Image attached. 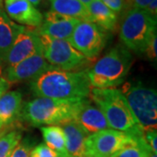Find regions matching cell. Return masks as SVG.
<instances>
[{
	"label": "cell",
	"instance_id": "1",
	"mask_svg": "<svg viewBox=\"0 0 157 157\" xmlns=\"http://www.w3.org/2000/svg\"><path fill=\"white\" fill-rule=\"evenodd\" d=\"M31 89L37 97L80 101L88 99L92 86L87 70L66 71L53 68L31 81Z\"/></svg>",
	"mask_w": 157,
	"mask_h": 157
},
{
	"label": "cell",
	"instance_id": "28",
	"mask_svg": "<svg viewBox=\"0 0 157 157\" xmlns=\"http://www.w3.org/2000/svg\"><path fill=\"white\" fill-rule=\"evenodd\" d=\"M151 1L152 0H130L126 8V11H128L131 9L145 10L147 6L151 3Z\"/></svg>",
	"mask_w": 157,
	"mask_h": 157
},
{
	"label": "cell",
	"instance_id": "12",
	"mask_svg": "<svg viewBox=\"0 0 157 157\" xmlns=\"http://www.w3.org/2000/svg\"><path fill=\"white\" fill-rule=\"evenodd\" d=\"M79 21L78 18L67 17L54 11H47L43 16L42 23L36 29V32L39 35L67 40Z\"/></svg>",
	"mask_w": 157,
	"mask_h": 157
},
{
	"label": "cell",
	"instance_id": "4",
	"mask_svg": "<svg viewBox=\"0 0 157 157\" xmlns=\"http://www.w3.org/2000/svg\"><path fill=\"white\" fill-rule=\"evenodd\" d=\"M90 96L106 118L109 128L128 133L140 127L121 89L92 88Z\"/></svg>",
	"mask_w": 157,
	"mask_h": 157
},
{
	"label": "cell",
	"instance_id": "9",
	"mask_svg": "<svg viewBox=\"0 0 157 157\" xmlns=\"http://www.w3.org/2000/svg\"><path fill=\"white\" fill-rule=\"evenodd\" d=\"M132 140L127 132L112 128L104 129L87 135L86 139V157H110Z\"/></svg>",
	"mask_w": 157,
	"mask_h": 157
},
{
	"label": "cell",
	"instance_id": "11",
	"mask_svg": "<svg viewBox=\"0 0 157 157\" xmlns=\"http://www.w3.org/2000/svg\"><path fill=\"white\" fill-rule=\"evenodd\" d=\"M53 68L56 67L46 61L43 52H40L14 66L7 67L4 73V78H6L9 84L33 80L42 73Z\"/></svg>",
	"mask_w": 157,
	"mask_h": 157
},
{
	"label": "cell",
	"instance_id": "27",
	"mask_svg": "<svg viewBox=\"0 0 157 157\" xmlns=\"http://www.w3.org/2000/svg\"><path fill=\"white\" fill-rule=\"evenodd\" d=\"M101 1L116 14L121 13L125 10V0H101Z\"/></svg>",
	"mask_w": 157,
	"mask_h": 157
},
{
	"label": "cell",
	"instance_id": "19",
	"mask_svg": "<svg viewBox=\"0 0 157 157\" xmlns=\"http://www.w3.org/2000/svg\"><path fill=\"white\" fill-rule=\"evenodd\" d=\"M144 130L141 128L135 129L128 134L132 140L110 157H148L152 153L144 139Z\"/></svg>",
	"mask_w": 157,
	"mask_h": 157
},
{
	"label": "cell",
	"instance_id": "26",
	"mask_svg": "<svg viewBox=\"0 0 157 157\" xmlns=\"http://www.w3.org/2000/svg\"><path fill=\"white\" fill-rule=\"evenodd\" d=\"M156 43H157V35L155 34L148 44L147 45L146 49L144 51L143 54H146L147 58L151 61L156 62L157 54H156Z\"/></svg>",
	"mask_w": 157,
	"mask_h": 157
},
{
	"label": "cell",
	"instance_id": "15",
	"mask_svg": "<svg viewBox=\"0 0 157 157\" xmlns=\"http://www.w3.org/2000/svg\"><path fill=\"white\" fill-rule=\"evenodd\" d=\"M66 136L69 157H86V139L87 135L74 121L60 125Z\"/></svg>",
	"mask_w": 157,
	"mask_h": 157
},
{
	"label": "cell",
	"instance_id": "3",
	"mask_svg": "<svg viewBox=\"0 0 157 157\" xmlns=\"http://www.w3.org/2000/svg\"><path fill=\"white\" fill-rule=\"evenodd\" d=\"M133 64L131 52L123 45H117L87 70L94 88H115L125 81Z\"/></svg>",
	"mask_w": 157,
	"mask_h": 157
},
{
	"label": "cell",
	"instance_id": "14",
	"mask_svg": "<svg viewBox=\"0 0 157 157\" xmlns=\"http://www.w3.org/2000/svg\"><path fill=\"white\" fill-rule=\"evenodd\" d=\"M73 121L84 130L87 135L109 128L103 113L98 107L92 105L89 100L85 101Z\"/></svg>",
	"mask_w": 157,
	"mask_h": 157
},
{
	"label": "cell",
	"instance_id": "35",
	"mask_svg": "<svg viewBox=\"0 0 157 157\" xmlns=\"http://www.w3.org/2000/svg\"><path fill=\"white\" fill-rule=\"evenodd\" d=\"M3 5V0H0V9H1V6Z\"/></svg>",
	"mask_w": 157,
	"mask_h": 157
},
{
	"label": "cell",
	"instance_id": "33",
	"mask_svg": "<svg viewBox=\"0 0 157 157\" xmlns=\"http://www.w3.org/2000/svg\"><path fill=\"white\" fill-rule=\"evenodd\" d=\"M129 1H130V0H125V10H124V11H126V8H127V6L128 5Z\"/></svg>",
	"mask_w": 157,
	"mask_h": 157
},
{
	"label": "cell",
	"instance_id": "21",
	"mask_svg": "<svg viewBox=\"0 0 157 157\" xmlns=\"http://www.w3.org/2000/svg\"><path fill=\"white\" fill-rule=\"evenodd\" d=\"M40 130L45 144L58 154L59 157H69L66 146V136L60 126H45Z\"/></svg>",
	"mask_w": 157,
	"mask_h": 157
},
{
	"label": "cell",
	"instance_id": "17",
	"mask_svg": "<svg viewBox=\"0 0 157 157\" xmlns=\"http://www.w3.org/2000/svg\"><path fill=\"white\" fill-rule=\"evenodd\" d=\"M24 28L7 16L6 11L0 9V61L4 62L17 34Z\"/></svg>",
	"mask_w": 157,
	"mask_h": 157
},
{
	"label": "cell",
	"instance_id": "22",
	"mask_svg": "<svg viewBox=\"0 0 157 157\" xmlns=\"http://www.w3.org/2000/svg\"><path fill=\"white\" fill-rule=\"evenodd\" d=\"M22 139V133L12 130L0 135V157H10Z\"/></svg>",
	"mask_w": 157,
	"mask_h": 157
},
{
	"label": "cell",
	"instance_id": "6",
	"mask_svg": "<svg viewBox=\"0 0 157 157\" xmlns=\"http://www.w3.org/2000/svg\"><path fill=\"white\" fill-rule=\"evenodd\" d=\"M135 121L143 130L156 129V90L143 85H129L121 90Z\"/></svg>",
	"mask_w": 157,
	"mask_h": 157
},
{
	"label": "cell",
	"instance_id": "18",
	"mask_svg": "<svg viewBox=\"0 0 157 157\" xmlns=\"http://www.w3.org/2000/svg\"><path fill=\"white\" fill-rule=\"evenodd\" d=\"M91 21L105 31L113 32L117 27V14L110 10L101 0H94L87 6Z\"/></svg>",
	"mask_w": 157,
	"mask_h": 157
},
{
	"label": "cell",
	"instance_id": "5",
	"mask_svg": "<svg viewBox=\"0 0 157 157\" xmlns=\"http://www.w3.org/2000/svg\"><path fill=\"white\" fill-rule=\"evenodd\" d=\"M155 34H156L155 18L145 10L127 11L120 25V39L130 52L143 54Z\"/></svg>",
	"mask_w": 157,
	"mask_h": 157
},
{
	"label": "cell",
	"instance_id": "25",
	"mask_svg": "<svg viewBox=\"0 0 157 157\" xmlns=\"http://www.w3.org/2000/svg\"><path fill=\"white\" fill-rule=\"evenodd\" d=\"M143 135H144L145 141L147 142V146L149 147V148L151 149L152 153H153V154H156L157 153L156 129H148V130H144Z\"/></svg>",
	"mask_w": 157,
	"mask_h": 157
},
{
	"label": "cell",
	"instance_id": "34",
	"mask_svg": "<svg viewBox=\"0 0 157 157\" xmlns=\"http://www.w3.org/2000/svg\"><path fill=\"white\" fill-rule=\"evenodd\" d=\"M148 157H157V155L156 154H153V153H151V154H150V155H149Z\"/></svg>",
	"mask_w": 157,
	"mask_h": 157
},
{
	"label": "cell",
	"instance_id": "16",
	"mask_svg": "<svg viewBox=\"0 0 157 157\" xmlns=\"http://www.w3.org/2000/svg\"><path fill=\"white\" fill-rule=\"evenodd\" d=\"M22 94L18 91L6 92L0 98V129L13 123L20 116Z\"/></svg>",
	"mask_w": 157,
	"mask_h": 157
},
{
	"label": "cell",
	"instance_id": "32",
	"mask_svg": "<svg viewBox=\"0 0 157 157\" xmlns=\"http://www.w3.org/2000/svg\"><path fill=\"white\" fill-rule=\"evenodd\" d=\"M30 3H32L34 6H39V4H40V2H41V0H28Z\"/></svg>",
	"mask_w": 157,
	"mask_h": 157
},
{
	"label": "cell",
	"instance_id": "24",
	"mask_svg": "<svg viewBox=\"0 0 157 157\" xmlns=\"http://www.w3.org/2000/svg\"><path fill=\"white\" fill-rule=\"evenodd\" d=\"M31 148L32 146L28 142V140H25L22 142L20 141L10 157H30V152L32 150Z\"/></svg>",
	"mask_w": 157,
	"mask_h": 157
},
{
	"label": "cell",
	"instance_id": "2",
	"mask_svg": "<svg viewBox=\"0 0 157 157\" xmlns=\"http://www.w3.org/2000/svg\"><path fill=\"white\" fill-rule=\"evenodd\" d=\"M85 101H60L37 97L23 105L19 117L34 127L60 126L74 120Z\"/></svg>",
	"mask_w": 157,
	"mask_h": 157
},
{
	"label": "cell",
	"instance_id": "30",
	"mask_svg": "<svg viewBox=\"0 0 157 157\" xmlns=\"http://www.w3.org/2000/svg\"><path fill=\"white\" fill-rule=\"evenodd\" d=\"M9 87H10V84L6 78H0V98L3 94H6L7 90L9 89Z\"/></svg>",
	"mask_w": 157,
	"mask_h": 157
},
{
	"label": "cell",
	"instance_id": "23",
	"mask_svg": "<svg viewBox=\"0 0 157 157\" xmlns=\"http://www.w3.org/2000/svg\"><path fill=\"white\" fill-rule=\"evenodd\" d=\"M30 157H59V155L45 143H40L31 150Z\"/></svg>",
	"mask_w": 157,
	"mask_h": 157
},
{
	"label": "cell",
	"instance_id": "13",
	"mask_svg": "<svg viewBox=\"0 0 157 157\" xmlns=\"http://www.w3.org/2000/svg\"><path fill=\"white\" fill-rule=\"evenodd\" d=\"M7 16L15 22L31 27H39L43 15L28 0H4Z\"/></svg>",
	"mask_w": 157,
	"mask_h": 157
},
{
	"label": "cell",
	"instance_id": "7",
	"mask_svg": "<svg viewBox=\"0 0 157 157\" xmlns=\"http://www.w3.org/2000/svg\"><path fill=\"white\" fill-rule=\"evenodd\" d=\"M39 38L43 47V55L46 61L54 67L74 71L89 62V59L75 50L67 40L52 39L44 35H39Z\"/></svg>",
	"mask_w": 157,
	"mask_h": 157
},
{
	"label": "cell",
	"instance_id": "20",
	"mask_svg": "<svg viewBox=\"0 0 157 157\" xmlns=\"http://www.w3.org/2000/svg\"><path fill=\"white\" fill-rule=\"evenodd\" d=\"M51 11L79 20L91 21L87 8L79 0H49Z\"/></svg>",
	"mask_w": 157,
	"mask_h": 157
},
{
	"label": "cell",
	"instance_id": "29",
	"mask_svg": "<svg viewBox=\"0 0 157 157\" xmlns=\"http://www.w3.org/2000/svg\"><path fill=\"white\" fill-rule=\"evenodd\" d=\"M145 11L154 18H157V0H152L151 3L147 6Z\"/></svg>",
	"mask_w": 157,
	"mask_h": 157
},
{
	"label": "cell",
	"instance_id": "8",
	"mask_svg": "<svg viewBox=\"0 0 157 157\" xmlns=\"http://www.w3.org/2000/svg\"><path fill=\"white\" fill-rule=\"evenodd\" d=\"M107 39L105 30L95 23L80 20L67 41L75 50L90 60L102 52L107 44Z\"/></svg>",
	"mask_w": 157,
	"mask_h": 157
},
{
	"label": "cell",
	"instance_id": "10",
	"mask_svg": "<svg viewBox=\"0 0 157 157\" xmlns=\"http://www.w3.org/2000/svg\"><path fill=\"white\" fill-rule=\"evenodd\" d=\"M40 52H43V47L39 35L36 30L24 26L14 40L4 63L7 67H11Z\"/></svg>",
	"mask_w": 157,
	"mask_h": 157
},
{
	"label": "cell",
	"instance_id": "31",
	"mask_svg": "<svg viewBox=\"0 0 157 157\" xmlns=\"http://www.w3.org/2000/svg\"><path fill=\"white\" fill-rule=\"evenodd\" d=\"M79 1H80V2H81V3H82V4L86 7V8H87V6H89L90 4H91L94 0H79Z\"/></svg>",
	"mask_w": 157,
	"mask_h": 157
}]
</instances>
